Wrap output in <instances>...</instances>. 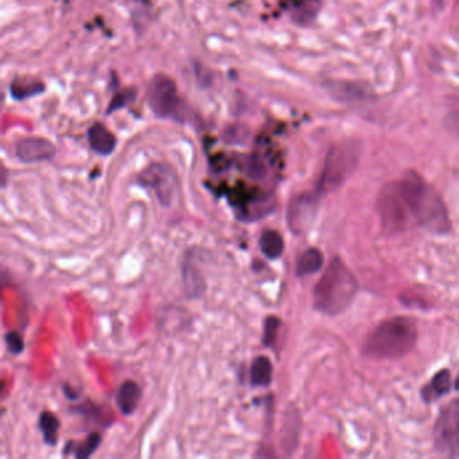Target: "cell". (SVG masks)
I'll list each match as a JSON object with an SVG mask.
<instances>
[{"label":"cell","mask_w":459,"mask_h":459,"mask_svg":"<svg viewBox=\"0 0 459 459\" xmlns=\"http://www.w3.org/2000/svg\"><path fill=\"white\" fill-rule=\"evenodd\" d=\"M4 341H6V346H7L8 352L13 353V354H19V353L23 352L25 344H23V339L19 333L8 332L4 337Z\"/></svg>","instance_id":"obj_25"},{"label":"cell","mask_w":459,"mask_h":459,"mask_svg":"<svg viewBox=\"0 0 459 459\" xmlns=\"http://www.w3.org/2000/svg\"><path fill=\"white\" fill-rule=\"evenodd\" d=\"M196 264H191L189 261H184V286H186V291L190 294V295H201L202 291H203V287L202 286V277L197 272V268L194 267Z\"/></svg>","instance_id":"obj_19"},{"label":"cell","mask_w":459,"mask_h":459,"mask_svg":"<svg viewBox=\"0 0 459 459\" xmlns=\"http://www.w3.org/2000/svg\"><path fill=\"white\" fill-rule=\"evenodd\" d=\"M60 427H61L60 420L54 413L45 411L39 415V429L47 446L57 444Z\"/></svg>","instance_id":"obj_18"},{"label":"cell","mask_w":459,"mask_h":459,"mask_svg":"<svg viewBox=\"0 0 459 459\" xmlns=\"http://www.w3.org/2000/svg\"><path fill=\"white\" fill-rule=\"evenodd\" d=\"M88 140L93 151L107 156L116 149V138L103 122H94L88 130Z\"/></svg>","instance_id":"obj_10"},{"label":"cell","mask_w":459,"mask_h":459,"mask_svg":"<svg viewBox=\"0 0 459 459\" xmlns=\"http://www.w3.org/2000/svg\"><path fill=\"white\" fill-rule=\"evenodd\" d=\"M272 363L268 357L259 356L253 360L251 370H249V380L253 386H268L272 383Z\"/></svg>","instance_id":"obj_14"},{"label":"cell","mask_w":459,"mask_h":459,"mask_svg":"<svg viewBox=\"0 0 459 459\" xmlns=\"http://www.w3.org/2000/svg\"><path fill=\"white\" fill-rule=\"evenodd\" d=\"M140 401V388L135 382H124L116 395V405L119 411L128 416L135 413Z\"/></svg>","instance_id":"obj_12"},{"label":"cell","mask_w":459,"mask_h":459,"mask_svg":"<svg viewBox=\"0 0 459 459\" xmlns=\"http://www.w3.org/2000/svg\"><path fill=\"white\" fill-rule=\"evenodd\" d=\"M245 174L255 181L263 180L267 175V168L261 158L256 155H251L245 161Z\"/></svg>","instance_id":"obj_20"},{"label":"cell","mask_w":459,"mask_h":459,"mask_svg":"<svg viewBox=\"0 0 459 459\" xmlns=\"http://www.w3.org/2000/svg\"><path fill=\"white\" fill-rule=\"evenodd\" d=\"M398 182L410 218L434 234H448L451 220L438 191L416 172L404 174Z\"/></svg>","instance_id":"obj_1"},{"label":"cell","mask_w":459,"mask_h":459,"mask_svg":"<svg viewBox=\"0 0 459 459\" xmlns=\"http://www.w3.org/2000/svg\"><path fill=\"white\" fill-rule=\"evenodd\" d=\"M358 282L339 258H333L313 291L314 307L326 315H338L351 306Z\"/></svg>","instance_id":"obj_3"},{"label":"cell","mask_w":459,"mask_h":459,"mask_svg":"<svg viewBox=\"0 0 459 459\" xmlns=\"http://www.w3.org/2000/svg\"><path fill=\"white\" fill-rule=\"evenodd\" d=\"M447 127L459 137V96L453 100V104L446 116Z\"/></svg>","instance_id":"obj_24"},{"label":"cell","mask_w":459,"mask_h":459,"mask_svg":"<svg viewBox=\"0 0 459 459\" xmlns=\"http://www.w3.org/2000/svg\"><path fill=\"white\" fill-rule=\"evenodd\" d=\"M454 386H455V389H457V391H459V377L458 379H457V380H455V384H454Z\"/></svg>","instance_id":"obj_26"},{"label":"cell","mask_w":459,"mask_h":459,"mask_svg":"<svg viewBox=\"0 0 459 459\" xmlns=\"http://www.w3.org/2000/svg\"><path fill=\"white\" fill-rule=\"evenodd\" d=\"M45 91V85L38 80L15 78L10 85V92L16 100H25L32 96L41 94Z\"/></svg>","instance_id":"obj_17"},{"label":"cell","mask_w":459,"mask_h":459,"mask_svg":"<svg viewBox=\"0 0 459 459\" xmlns=\"http://www.w3.org/2000/svg\"><path fill=\"white\" fill-rule=\"evenodd\" d=\"M377 210L386 230H404L410 222L411 218L396 181L385 184L382 189L377 199Z\"/></svg>","instance_id":"obj_6"},{"label":"cell","mask_w":459,"mask_h":459,"mask_svg":"<svg viewBox=\"0 0 459 459\" xmlns=\"http://www.w3.org/2000/svg\"><path fill=\"white\" fill-rule=\"evenodd\" d=\"M435 450L446 457H459V400L442 408L432 429Z\"/></svg>","instance_id":"obj_5"},{"label":"cell","mask_w":459,"mask_h":459,"mask_svg":"<svg viewBox=\"0 0 459 459\" xmlns=\"http://www.w3.org/2000/svg\"><path fill=\"white\" fill-rule=\"evenodd\" d=\"M357 159V153L349 146L333 149L327 155L318 190L325 193L342 184L356 168Z\"/></svg>","instance_id":"obj_7"},{"label":"cell","mask_w":459,"mask_h":459,"mask_svg":"<svg viewBox=\"0 0 459 459\" xmlns=\"http://www.w3.org/2000/svg\"><path fill=\"white\" fill-rule=\"evenodd\" d=\"M139 184L151 189L161 205L170 206L177 186V178L169 166L162 163H151L138 177Z\"/></svg>","instance_id":"obj_8"},{"label":"cell","mask_w":459,"mask_h":459,"mask_svg":"<svg viewBox=\"0 0 459 459\" xmlns=\"http://www.w3.org/2000/svg\"><path fill=\"white\" fill-rule=\"evenodd\" d=\"M15 153L18 159L23 163H38L53 159L56 155V147L47 139L29 137L18 140Z\"/></svg>","instance_id":"obj_9"},{"label":"cell","mask_w":459,"mask_h":459,"mask_svg":"<svg viewBox=\"0 0 459 459\" xmlns=\"http://www.w3.org/2000/svg\"><path fill=\"white\" fill-rule=\"evenodd\" d=\"M417 325L410 317H394L380 322L367 336L363 352L373 360L400 358L417 342Z\"/></svg>","instance_id":"obj_2"},{"label":"cell","mask_w":459,"mask_h":459,"mask_svg":"<svg viewBox=\"0 0 459 459\" xmlns=\"http://www.w3.org/2000/svg\"><path fill=\"white\" fill-rule=\"evenodd\" d=\"M450 388H451V376L447 369H444V370H439L431 379L427 386H425L422 396L425 398V401L432 403V401L444 396L450 391Z\"/></svg>","instance_id":"obj_13"},{"label":"cell","mask_w":459,"mask_h":459,"mask_svg":"<svg viewBox=\"0 0 459 459\" xmlns=\"http://www.w3.org/2000/svg\"><path fill=\"white\" fill-rule=\"evenodd\" d=\"M135 99H137V91L135 89H131V88L116 93L113 96L111 104L108 106L107 113H112L115 111H119L122 108L132 104L135 101Z\"/></svg>","instance_id":"obj_22"},{"label":"cell","mask_w":459,"mask_h":459,"mask_svg":"<svg viewBox=\"0 0 459 459\" xmlns=\"http://www.w3.org/2000/svg\"><path fill=\"white\" fill-rule=\"evenodd\" d=\"M325 263L323 253L318 248H308L298 259L296 263V275L306 276L317 274L321 271Z\"/></svg>","instance_id":"obj_15"},{"label":"cell","mask_w":459,"mask_h":459,"mask_svg":"<svg viewBox=\"0 0 459 459\" xmlns=\"http://www.w3.org/2000/svg\"><path fill=\"white\" fill-rule=\"evenodd\" d=\"M261 253L270 259H279L284 252V240L276 230H264L259 240Z\"/></svg>","instance_id":"obj_16"},{"label":"cell","mask_w":459,"mask_h":459,"mask_svg":"<svg viewBox=\"0 0 459 459\" xmlns=\"http://www.w3.org/2000/svg\"><path fill=\"white\" fill-rule=\"evenodd\" d=\"M100 444H101V436H100V434L93 432V434H91V435L87 438V441L77 448L76 453H75V454H76V458H89L93 453L99 448Z\"/></svg>","instance_id":"obj_23"},{"label":"cell","mask_w":459,"mask_h":459,"mask_svg":"<svg viewBox=\"0 0 459 459\" xmlns=\"http://www.w3.org/2000/svg\"><path fill=\"white\" fill-rule=\"evenodd\" d=\"M280 326H282V321L277 317H267L265 318L264 334H263V345L264 346L272 348L275 345Z\"/></svg>","instance_id":"obj_21"},{"label":"cell","mask_w":459,"mask_h":459,"mask_svg":"<svg viewBox=\"0 0 459 459\" xmlns=\"http://www.w3.org/2000/svg\"><path fill=\"white\" fill-rule=\"evenodd\" d=\"M149 104L153 113L161 119L177 122H194L193 109L187 106L178 92L175 82L166 75H156L151 80L147 92Z\"/></svg>","instance_id":"obj_4"},{"label":"cell","mask_w":459,"mask_h":459,"mask_svg":"<svg viewBox=\"0 0 459 459\" xmlns=\"http://www.w3.org/2000/svg\"><path fill=\"white\" fill-rule=\"evenodd\" d=\"M314 199L310 196H301L298 199H292L289 208V225L292 230L299 232L305 227L306 221L310 220V217L314 212Z\"/></svg>","instance_id":"obj_11"}]
</instances>
